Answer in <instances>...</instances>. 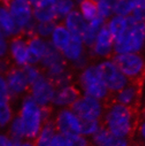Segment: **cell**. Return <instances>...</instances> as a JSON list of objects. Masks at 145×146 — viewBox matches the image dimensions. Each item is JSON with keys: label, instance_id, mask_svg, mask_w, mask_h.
Listing matches in <instances>:
<instances>
[{"label": "cell", "instance_id": "bcb514c9", "mask_svg": "<svg viewBox=\"0 0 145 146\" xmlns=\"http://www.w3.org/2000/svg\"><path fill=\"white\" fill-rule=\"evenodd\" d=\"M90 146H93V145H91V144H90Z\"/></svg>", "mask_w": 145, "mask_h": 146}, {"label": "cell", "instance_id": "d6a6232c", "mask_svg": "<svg viewBox=\"0 0 145 146\" xmlns=\"http://www.w3.org/2000/svg\"><path fill=\"white\" fill-rule=\"evenodd\" d=\"M26 77V79L28 81V83L30 84V86L33 84L34 82H35L41 75L43 74L42 70L40 69L39 67L35 66V65H32V64H26L23 67H21Z\"/></svg>", "mask_w": 145, "mask_h": 146}, {"label": "cell", "instance_id": "5bb4252c", "mask_svg": "<svg viewBox=\"0 0 145 146\" xmlns=\"http://www.w3.org/2000/svg\"><path fill=\"white\" fill-rule=\"evenodd\" d=\"M5 9L10 12L14 21L20 28L32 19L28 0H10Z\"/></svg>", "mask_w": 145, "mask_h": 146}, {"label": "cell", "instance_id": "484cf974", "mask_svg": "<svg viewBox=\"0 0 145 146\" xmlns=\"http://www.w3.org/2000/svg\"><path fill=\"white\" fill-rule=\"evenodd\" d=\"M34 15L35 19L41 22L54 21L57 19L56 5H49L43 8H35L34 9Z\"/></svg>", "mask_w": 145, "mask_h": 146}, {"label": "cell", "instance_id": "7402d4cb", "mask_svg": "<svg viewBox=\"0 0 145 146\" xmlns=\"http://www.w3.org/2000/svg\"><path fill=\"white\" fill-rule=\"evenodd\" d=\"M84 53V48L82 45V40L76 37H70V43L68 47L62 52L64 58L68 61L73 62L77 58H79L82 54Z\"/></svg>", "mask_w": 145, "mask_h": 146}, {"label": "cell", "instance_id": "ac0fdd59", "mask_svg": "<svg viewBox=\"0 0 145 146\" xmlns=\"http://www.w3.org/2000/svg\"><path fill=\"white\" fill-rule=\"evenodd\" d=\"M0 31L5 36L17 35L21 31V28L16 24L12 15L3 6H0Z\"/></svg>", "mask_w": 145, "mask_h": 146}, {"label": "cell", "instance_id": "5b68a950", "mask_svg": "<svg viewBox=\"0 0 145 146\" xmlns=\"http://www.w3.org/2000/svg\"><path fill=\"white\" fill-rule=\"evenodd\" d=\"M145 42V21H137L128 27L122 35L115 40L113 52L115 54L136 53L142 50Z\"/></svg>", "mask_w": 145, "mask_h": 146}, {"label": "cell", "instance_id": "9c48e42d", "mask_svg": "<svg viewBox=\"0 0 145 146\" xmlns=\"http://www.w3.org/2000/svg\"><path fill=\"white\" fill-rule=\"evenodd\" d=\"M52 120L57 133L62 135L81 134L82 121L71 108L56 109Z\"/></svg>", "mask_w": 145, "mask_h": 146}, {"label": "cell", "instance_id": "8fae6325", "mask_svg": "<svg viewBox=\"0 0 145 146\" xmlns=\"http://www.w3.org/2000/svg\"><path fill=\"white\" fill-rule=\"evenodd\" d=\"M142 87L143 84L128 81V84L125 87L115 93H113L112 100L122 105L139 109Z\"/></svg>", "mask_w": 145, "mask_h": 146}, {"label": "cell", "instance_id": "cb8c5ba5", "mask_svg": "<svg viewBox=\"0 0 145 146\" xmlns=\"http://www.w3.org/2000/svg\"><path fill=\"white\" fill-rule=\"evenodd\" d=\"M15 116L11 101L0 102V129H5Z\"/></svg>", "mask_w": 145, "mask_h": 146}, {"label": "cell", "instance_id": "d4e9b609", "mask_svg": "<svg viewBox=\"0 0 145 146\" xmlns=\"http://www.w3.org/2000/svg\"><path fill=\"white\" fill-rule=\"evenodd\" d=\"M108 27L110 32L113 37V39L118 40L122 34L125 32L127 29V23H126V19L123 18L122 16H116L113 17L108 24Z\"/></svg>", "mask_w": 145, "mask_h": 146}, {"label": "cell", "instance_id": "e575fe53", "mask_svg": "<svg viewBox=\"0 0 145 146\" xmlns=\"http://www.w3.org/2000/svg\"><path fill=\"white\" fill-rule=\"evenodd\" d=\"M133 17L137 21L144 20L145 17V0H136L133 8Z\"/></svg>", "mask_w": 145, "mask_h": 146}, {"label": "cell", "instance_id": "9a60e30c", "mask_svg": "<svg viewBox=\"0 0 145 146\" xmlns=\"http://www.w3.org/2000/svg\"><path fill=\"white\" fill-rule=\"evenodd\" d=\"M90 143L93 146H131L132 140L116 137L101 126L90 138Z\"/></svg>", "mask_w": 145, "mask_h": 146}, {"label": "cell", "instance_id": "7dc6e473", "mask_svg": "<svg viewBox=\"0 0 145 146\" xmlns=\"http://www.w3.org/2000/svg\"><path fill=\"white\" fill-rule=\"evenodd\" d=\"M144 21H145V17H144Z\"/></svg>", "mask_w": 145, "mask_h": 146}, {"label": "cell", "instance_id": "44dd1931", "mask_svg": "<svg viewBox=\"0 0 145 146\" xmlns=\"http://www.w3.org/2000/svg\"><path fill=\"white\" fill-rule=\"evenodd\" d=\"M53 45L60 51L63 52L69 45L70 40V35L63 24L56 26L53 32Z\"/></svg>", "mask_w": 145, "mask_h": 146}, {"label": "cell", "instance_id": "c3c4849f", "mask_svg": "<svg viewBox=\"0 0 145 146\" xmlns=\"http://www.w3.org/2000/svg\"><path fill=\"white\" fill-rule=\"evenodd\" d=\"M96 1H98V0H96Z\"/></svg>", "mask_w": 145, "mask_h": 146}, {"label": "cell", "instance_id": "d590c367", "mask_svg": "<svg viewBox=\"0 0 145 146\" xmlns=\"http://www.w3.org/2000/svg\"><path fill=\"white\" fill-rule=\"evenodd\" d=\"M12 101L11 94L5 75L0 74V102H10Z\"/></svg>", "mask_w": 145, "mask_h": 146}, {"label": "cell", "instance_id": "6da1fadb", "mask_svg": "<svg viewBox=\"0 0 145 146\" xmlns=\"http://www.w3.org/2000/svg\"><path fill=\"white\" fill-rule=\"evenodd\" d=\"M140 116L139 109L122 105L111 100L105 103L101 125L116 137L132 140Z\"/></svg>", "mask_w": 145, "mask_h": 146}, {"label": "cell", "instance_id": "7c38bea8", "mask_svg": "<svg viewBox=\"0 0 145 146\" xmlns=\"http://www.w3.org/2000/svg\"><path fill=\"white\" fill-rule=\"evenodd\" d=\"M113 37L109 30L108 25L105 23L97 35L96 42L90 50V58L112 57L115 55V52L113 49Z\"/></svg>", "mask_w": 145, "mask_h": 146}, {"label": "cell", "instance_id": "4316f807", "mask_svg": "<svg viewBox=\"0 0 145 146\" xmlns=\"http://www.w3.org/2000/svg\"><path fill=\"white\" fill-rule=\"evenodd\" d=\"M80 9L87 20H92L98 16V3L96 0H82L79 3Z\"/></svg>", "mask_w": 145, "mask_h": 146}, {"label": "cell", "instance_id": "8d00e7d4", "mask_svg": "<svg viewBox=\"0 0 145 146\" xmlns=\"http://www.w3.org/2000/svg\"><path fill=\"white\" fill-rule=\"evenodd\" d=\"M56 27L55 21H47V22H40L36 27L37 35L41 36H48L53 32Z\"/></svg>", "mask_w": 145, "mask_h": 146}, {"label": "cell", "instance_id": "ffe728a7", "mask_svg": "<svg viewBox=\"0 0 145 146\" xmlns=\"http://www.w3.org/2000/svg\"><path fill=\"white\" fill-rule=\"evenodd\" d=\"M104 24H105V19L99 16H97L94 19L91 20L90 24L87 27L84 39H83L85 45L88 46L90 48H91L93 45H94L97 35L100 31L101 27L104 26Z\"/></svg>", "mask_w": 145, "mask_h": 146}, {"label": "cell", "instance_id": "f35d334b", "mask_svg": "<svg viewBox=\"0 0 145 146\" xmlns=\"http://www.w3.org/2000/svg\"><path fill=\"white\" fill-rule=\"evenodd\" d=\"M0 146H18V143L15 142L5 132H0Z\"/></svg>", "mask_w": 145, "mask_h": 146}, {"label": "cell", "instance_id": "e0dca14e", "mask_svg": "<svg viewBox=\"0 0 145 146\" xmlns=\"http://www.w3.org/2000/svg\"><path fill=\"white\" fill-rule=\"evenodd\" d=\"M66 26L72 37L83 40L88 25L78 12L73 11L68 14L66 18Z\"/></svg>", "mask_w": 145, "mask_h": 146}, {"label": "cell", "instance_id": "f6af8a7d", "mask_svg": "<svg viewBox=\"0 0 145 146\" xmlns=\"http://www.w3.org/2000/svg\"><path fill=\"white\" fill-rule=\"evenodd\" d=\"M141 115H142V118L145 119V106H144V108H143V109H142V113H141Z\"/></svg>", "mask_w": 145, "mask_h": 146}, {"label": "cell", "instance_id": "4dcf8cb0", "mask_svg": "<svg viewBox=\"0 0 145 146\" xmlns=\"http://www.w3.org/2000/svg\"><path fill=\"white\" fill-rule=\"evenodd\" d=\"M134 2L136 0H118L113 8V13L118 16H127L133 11Z\"/></svg>", "mask_w": 145, "mask_h": 146}, {"label": "cell", "instance_id": "74e56055", "mask_svg": "<svg viewBox=\"0 0 145 146\" xmlns=\"http://www.w3.org/2000/svg\"><path fill=\"white\" fill-rule=\"evenodd\" d=\"M89 59H90L89 55L85 54V52H84V53L82 54V56L79 58H77L73 62H71L72 67H73L77 70H84L85 67L88 66Z\"/></svg>", "mask_w": 145, "mask_h": 146}, {"label": "cell", "instance_id": "f546056e", "mask_svg": "<svg viewBox=\"0 0 145 146\" xmlns=\"http://www.w3.org/2000/svg\"><path fill=\"white\" fill-rule=\"evenodd\" d=\"M26 43H27V48L29 49L34 51V53H36L38 56H40L42 58L47 48V43L44 40H40L38 36H35L33 38L27 39Z\"/></svg>", "mask_w": 145, "mask_h": 146}, {"label": "cell", "instance_id": "7a4b0ae2", "mask_svg": "<svg viewBox=\"0 0 145 146\" xmlns=\"http://www.w3.org/2000/svg\"><path fill=\"white\" fill-rule=\"evenodd\" d=\"M52 108H42L29 94L20 99L17 115L25 128L26 138L34 140L46 121L52 119Z\"/></svg>", "mask_w": 145, "mask_h": 146}, {"label": "cell", "instance_id": "ab89813d", "mask_svg": "<svg viewBox=\"0 0 145 146\" xmlns=\"http://www.w3.org/2000/svg\"><path fill=\"white\" fill-rule=\"evenodd\" d=\"M12 67L11 62L6 57H0V74L5 75L8 70Z\"/></svg>", "mask_w": 145, "mask_h": 146}, {"label": "cell", "instance_id": "d6986e66", "mask_svg": "<svg viewBox=\"0 0 145 146\" xmlns=\"http://www.w3.org/2000/svg\"><path fill=\"white\" fill-rule=\"evenodd\" d=\"M57 133L53 120L50 119L44 122L42 128L33 140L35 146H50L54 137Z\"/></svg>", "mask_w": 145, "mask_h": 146}, {"label": "cell", "instance_id": "4fadbf2b", "mask_svg": "<svg viewBox=\"0 0 145 146\" xmlns=\"http://www.w3.org/2000/svg\"><path fill=\"white\" fill-rule=\"evenodd\" d=\"M80 95L81 92L78 87L72 83L64 86L56 87L51 107L56 109L71 108Z\"/></svg>", "mask_w": 145, "mask_h": 146}, {"label": "cell", "instance_id": "1f68e13d", "mask_svg": "<svg viewBox=\"0 0 145 146\" xmlns=\"http://www.w3.org/2000/svg\"><path fill=\"white\" fill-rule=\"evenodd\" d=\"M132 143L138 146H145V119L140 116L136 130L132 138Z\"/></svg>", "mask_w": 145, "mask_h": 146}, {"label": "cell", "instance_id": "8992f818", "mask_svg": "<svg viewBox=\"0 0 145 146\" xmlns=\"http://www.w3.org/2000/svg\"><path fill=\"white\" fill-rule=\"evenodd\" d=\"M71 109L76 113L81 121H101L105 110V102L81 94L72 105Z\"/></svg>", "mask_w": 145, "mask_h": 146}, {"label": "cell", "instance_id": "83f0119b", "mask_svg": "<svg viewBox=\"0 0 145 146\" xmlns=\"http://www.w3.org/2000/svg\"><path fill=\"white\" fill-rule=\"evenodd\" d=\"M65 146H90V139L81 134L64 135Z\"/></svg>", "mask_w": 145, "mask_h": 146}, {"label": "cell", "instance_id": "ee69618b", "mask_svg": "<svg viewBox=\"0 0 145 146\" xmlns=\"http://www.w3.org/2000/svg\"><path fill=\"white\" fill-rule=\"evenodd\" d=\"M18 146H35L34 143V141L32 140H24L20 143H18Z\"/></svg>", "mask_w": 145, "mask_h": 146}, {"label": "cell", "instance_id": "30bf717a", "mask_svg": "<svg viewBox=\"0 0 145 146\" xmlns=\"http://www.w3.org/2000/svg\"><path fill=\"white\" fill-rule=\"evenodd\" d=\"M12 100L28 94L30 84L21 67L12 65L5 75Z\"/></svg>", "mask_w": 145, "mask_h": 146}, {"label": "cell", "instance_id": "277c9868", "mask_svg": "<svg viewBox=\"0 0 145 146\" xmlns=\"http://www.w3.org/2000/svg\"><path fill=\"white\" fill-rule=\"evenodd\" d=\"M112 61L129 82L144 84L145 59L142 55L136 53L115 54L112 56Z\"/></svg>", "mask_w": 145, "mask_h": 146}, {"label": "cell", "instance_id": "60d3db41", "mask_svg": "<svg viewBox=\"0 0 145 146\" xmlns=\"http://www.w3.org/2000/svg\"><path fill=\"white\" fill-rule=\"evenodd\" d=\"M4 36L5 35L0 31V57H5L7 53V44Z\"/></svg>", "mask_w": 145, "mask_h": 146}, {"label": "cell", "instance_id": "836d02e7", "mask_svg": "<svg viewBox=\"0 0 145 146\" xmlns=\"http://www.w3.org/2000/svg\"><path fill=\"white\" fill-rule=\"evenodd\" d=\"M74 7V3L71 0H57L56 4V12L57 19L64 18L70 13Z\"/></svg>", "mask_w": 145, "mask_h": 146}, {"label": "cell", "instance_id": "2e32d148", "mask_svg": "<svg viewBox=\"0 0 145 146\" xmlns=\"http://www.w3.org/2000/svg\"><path fill=\"white\" fill-rule=\"evenodd\" d=\"M27 51L26 40L19 33L15 35L11 42V55L15 66L23 67L27 64Z\"/></svg>", "mask_w": 145, "mask_h": 146}, {"label": "cell", "instance_id": "603a6c76", "mask_svg": "<svg viewBox=\"0 0 145 146\" xmlns=\"http://www.w3.org/2000/svg\"><path fill=\"white\" fill-rule=\"evenodd\" d=\"M6 129V133L11 137V138H13L17 143H20L26 139L23 123L17 114L13 117V119L12 120L11 123L9 124Z\"/></svg>", "mask_w": 145, "mask_h": 146}, {"label": "cell", "instance_id": "ba28073f", "mask_svg": "<svg viewBox=\"0 0 145 146\" xmlns=\"http://www.w3.org/2000/svg\"><path fill=\"white\" fill-rule=\"evenodd\" d=\"M56 90V85L48 78L42 74L35 82H34L30 86L28 94L40 107L50 108L51 105H52Z\"/></svg>", "mask_w": 145, "mask_h": 146}, {"label": "cell", "instance_id": "b9f144b4", "mask_svg": "<svg viewBox=\"0 0 145 146\" xmlns=\"http://www.w3.org/2000/svg\"><path fill=\"white\" fill-rule=\"evenodd\" d=\"M50 146H65L64 135H62L60 133H56L52 142H51Z\"/></svg>", "mask_w": 145, "mask_h": 146}, {"label": "cell", "instance_id": "52a82bcc", "mask_svg": "<svg viewBox=\"0 0 145 146\" xmlns=\"http://www.w3.org/2000/svg\"><path fill=\"white\" fill-rule=\"evenodd\" d=\"M96 66L100 78L111 93L121 91L128 84V79L122 74L113 61L101 62Z\"/></svg>", "mask_w": 145, "mask_h": 146}, {"label": "cell", "instance_id": "3957f363", "mask_svg": "<svg viewBox=\"0 0 145 146\" xmlns=\"http://www.w3.org/2000/svg\"><path fill=\"white\" fill-rule=\"evenodd\" d=\"M77 86L81 94L95 98L105 103L112 100L113 93L100 78L96 65H88L80 71Z\"/></svg>", "mask_w": 145, "mask_h": 146}, {"label": "cell", "instance_id": "7bdbcfd3", "mask_svg": "<svg viewBox=\"0 0 145 146\" xmlns=\"http://www.w3.org/2000/svg\"><path fill=\"white\" fill-rule=\"evenodd\" d=\"M100 1L102 2H104L106 5H107L109 7H111L113 9V8H115V5L117 4L118 2V0H100Z\"/></svg>", "mask_w": 145, "mask_h": 146}, {"label": "cell", "instance_id": "f1b7e54d", "mask_svg": "<svg viewBox=\"0 0 145 146\" xmlns=\"http://www.w3.org/2000/svg\"><path fill=\"white\" fill-rule=\"evenodd\" d=\"M102 126L101 121L94 120V121H82L81 126V135H85L87 138H91Z\"/></svg>", "mask_w": 145, "mask_h": 146}]
</instances>
